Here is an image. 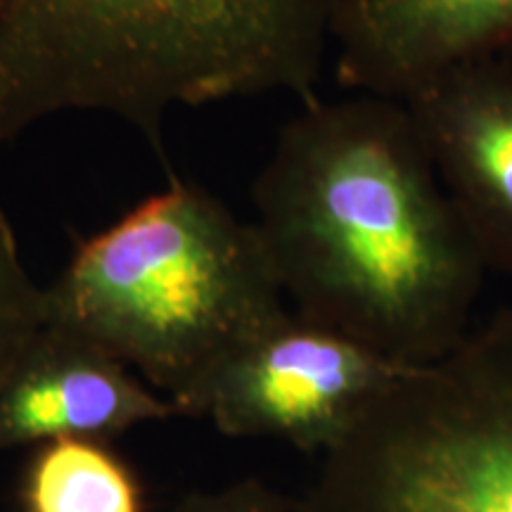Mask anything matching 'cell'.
I'll return each instance as SVG.
<instances>
[{"mask_svg":"<svg viewBox=\"0 0 512 512\" xmlns=\"http://www.w3.org/2000/svg\"><path fill=\"white\" fill-rule=\"evenodd\" d=\"M252 202L299 316L403 366L448 354L472 330L486 266L401 100L304 102Z\"/></svg>","mask_w":512,"mask_h":512,"instance_id":"6da1fadb","label":"cell"},{"mask_svg":"<svg viewBox=\"0 0 512 512\" xmlns=\"http://www.w3.org/2000/svg\"><path fill=\"white\" fill-rule=\"evenodd\" d=\"M337 0H0V150L62 112L162 147L166 112L316 100Z\"/></svg>","mask_w":512,"mask_h":512,"instance_id":"7a4b0ae2","label":"cell"},{"mask_svg":"<svg viewBox=\"0 0 512 512\" xmlns=\"http://www.w3.org/2000/svg\"><path fill=\"white\" fill-rule=\"evenodd\" d=\"M46 292V323L133 368L192 418L216 368L287 311L254 221L171 178L76 249Z\"/></svg>","mask_w":512,"mask_h":512,"instance_id":"3957f363","label":"cell"},{"mask_svg":"<svg viewBox=\"0 0 512 512\" xmlns=\"http://www.w3.org/2000/svg\"><path fill=\"white\" fill-rule=\"evenodd\" d=\"M297 512H512V302L377 396Z\"/></svg>","mask_w":512,"mask_h":512,"instance_id":"277c9868","label":"cell"},{"mask_svg":"<svg viewBox=\"0 0 512 512\" xmlns=\"http://www.w3.org/2000/svg\"><path fill=\"white\" fill-rule=\"evenodd\" d=\"M408 368L287 309L216 368L192 418L325 456Z\"/></svg>","mask_w":512,"mask_h":512,"instance_id":"5b68a950","label":"cell"},{"mask_svg":"<svg viewBox=\"0 0 512 512\" xmlns=\"http://www.w3.org/2000/svg\"><path fill=\"white\" fill-rule=\"evenodd\" d=\"M486 271L512 278V62H470L406 100Z\"/></svg>","mask_w":512,"mask_h":512,"instance_id":"8992f818","label":"cell"},{"mask_svg":"<svg viewBox=\"0 0 512 512\" xmlns=\"http://www.w3.org/2000/svg\"><path fill=\"white\" fill-rule=\"evenodd\" d=\"M337 83L406 100L422 83L512 53V0H337Z\"/></svg>","mask_w":512,"mask_h":512,"instance_id":"52a82bcc","label":"cell"},{"mask_svg":"<svg viewBox=\"0 0 512 512\" xmlns=\"http://www.w3.org/2000/svg\"><path fill=\"white\" fill-rule=\"evenodd\" d=\"M131 368L74 332L46 323L0 384V451L55 439H102L178 418Z\"/></svg>","mask_w":512,"mask_h":512,"instance_id":"ba28073f","label":"cell"},{"mask_svg":"<svg viewBox=\"0 0 512 512\" xmlns=\"http://www.w3.org/2000/svg\"><path fill=\"white\" fill-rule=\"evenodd\" d=\"M24 512H147L136 472L102 439L38 444L22 479Z\"/></svg>","mask_w":512,"mask_h":512,"instance_id":"9c48e42d","label":"cell"},{"mask_svg":"<svg viewBox=\"0 0 512 512\" xmlns=\"http://www.w3.org/2000/svg\"><path fill=\"white\" fill-rule=\"evenodd\" d=\"M46 325V292L19 254L17 235L0 209V384Z\"/></svg>","mask_w":512,"mask_h":512,"instance_id":"30bf717a","label":"cell"},{"mask_svg":"<svg viewBox=\"0 0 512 512\" xmlns=\"http://www.w3.org/2000/svg\"><path fill=\"white\" fill-rule=\"evenodd\" d=\"M169 512H297V501L259 477H245L214 491L185 494Z\"/></svg>","mask_w":512,"mask_h":512,"instance_id":"8fae6325","label":"cell"}]
</instances>
